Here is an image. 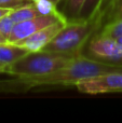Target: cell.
Segmentation results:
<instances>
[{"label": "cell", "instance_id": "obj_1", "mask_svg": "<svg viewBox=\"0 0 122 123\" xmlns=\"http://www.w3.org/2000/svg\"><path fill=\"white\" fill-rule=\"evenodd\" d=\"M110 72H122V65L107 63L82 54L76 56L66 66L48 74L16 77V79L11 82L13 84L11 89L29 90L37 86H76V84L81 81Z\"/></svg>", "mask_w": 122, "mask_h": 123}, {"label": "cell", "instance_id": "obj_2", "mask_svg": "<svg viewBox=\"0 0 122 123\" xmlns=\"http://www.w3.org/2000/svg\"><path fill=\"white\" fill-rule=\"evenodd\" d=\"M102 28L98 18L73 19L67 21L66 25L48 43L43 51L53 52L67 56H79L83 54L86 43Z\"/></svg>", "mask_w": 122, "mask_h": 123}, {"label": "cell", "instance_id": "obj_3", "mask_svg": "<svg viewBox=\"0 0 122 123\" xmlns=\"http://www.w3.org/2000/svg\"><path fill=\"white\" fill-rule=\"evenodd\" d=\"M75 57L48 51L29 52L13 64L6 66V72L14 77H37L48 74L66 66Z\"/></svg>", "mask_w": 122, "mask_h": 123}, {"label": "cell", "instance_id": "obj_4", "mask_svg": "<svg viewBox=\"0 0 122 123\" xmlns=\"http://www.w3.org/2000/svg\"><path fill=\"white\" fill-rule=\"evenodd\" d=\"M91 57L111 64L122 65V49L117 39L96 32L86 43Z\"/></svg>", "mask_w": 122, "mask_h": 123}, {"label": "cell", "instance_id": "obj_5", "mask_svg": "<svg viewBox=\"0 0 122 123\" xmlns=\"http://www.w3.org/2000/svg\"><path fill=\"white\" fill-rule=\"evenodd\" d=\"M61 19L67 18L64 16V14L61 11L55 10L53 12L48 13V14H42L34 17V18H29L16 23L12 30V34L8 39V42L15 43L17 41L22 40V39L31 36L32 34L37 32L38 30L42 29V28L47 27V26L55 23V22L61 21Z\"/></svg>", "mask_w": 122, "mask_h": 123}, {"label": "cell", "instance_id": "obj_6", "mask_svg": "<svg viewBox=\"0 0 122 123\" xmlns=\"http://www.w3.org/2000/svg\"><path fill=\"white\" fill-rule=\"evenodd\" d=\"M78 91L85 94L122 92V72H110L77 83Z\"/></svg>", "mask_w": 122, "mask_h": 123}, {"label": "cell", "instance_id": "obj_7", "mask_svg": "<svg viewBox=\"0 0 122 123\" xmlns=\"http://www.w3.org/2000/svg\"><path fill=\"white\" fill-rule=\"evenodd\" d=\"M67 19H61L42 29L38 30L37 32L32 34L31 36L24 38L22 40L15 42V44H18L21 47H24L28 50L29 52H36L41 51L43 48L50 43L54 39V37L61 31L63 27L66 25Z\"/></svg>", "mask_w": 122, "mask_h": 123}, {"label": "cell", "instance_id": "obj_8", "mask_svg": "<svg viewBox=\"0 0 122 123\" xmlns=\"http://www.w3.org/2000/svg\"><path fill=\"white\" fill-rule=\"evenodd\" d=\"M27 53H29V51L26 48L21 47L18 44L12 42L1 43L0 44V63L9 66Z\"/></svg>", "mask_w": 122, "mask_h": 123}, {"label": "cell", "instance_id": "obj_9", "mask_svg": "<svg viewBox=\"0 0 122 123\" xmlns=\"http://www.w3.org/2000/svg\"><path fill=\"white\" fill-rule=\"evenodd\" d=\"M109 0H85L84 6L80 13L79 19H92L98 18L102 24V15L107 6ZM77 18V19H78Z\"/></svg>", "mask_w": 122, "mask_h": 123}, {"label": "cell", "instance_id": "obj_10", "mask_svg": "<svg viewBox=\"0 0 122 123\" xmlns=\"http://www.w3.org/2000/svg\"><path fill=\"white\" fill-rule=\"evenodd\" d=\"M122 19V0H109L102 15V27Z\"/></svg>", "mask_w": 122, "mask_h": 123}, {"label": "cell", "instance_id": "obj_11", "mask_svg": "<svg viewBox=\"0 0 122 123\" xmlns=\"http://www.w3.org/2000/svg\"><path fill=\"white\" fill-rule=\"evenodd\" d=\"M84 2H85V0H65L63 10L61 12L64 14L67 21L77 19L81 13Z\"/></svg>", "mask_w": 122, "mask_h": 123}, {"label": "cell", "instance_id": "obj_12", "mask_svg": "<svg viewBox=\"0 0 122 123\" xmlns=\"http://www.w3.org/2000/svg\"><path fill=\"white\" fill-rule=\"evenodd\" d=\"M97 32L114 39L120 38V37H122V19L112 22V23H109L107 25L103 26Z\"/></svg>", "mask_w": 122, "mask_h": 123}, {"label": "cell", "instance_id": "obj_13", "mask_svg": "<svg viewBox=\"0 0 122 123\" xmlns=\"http://www.w3.org/2000/svg\"><path fill=\"white\" fill-rule=\"evenodd\" d=\"M14 25H15V22L13 21L12 17L10 16V13L0 18V34H1L6 40H8L9 37L12 34Z\"/></svg>", "mask_w": 122, "mask_h": 123}, {"label": "cell", "instance_id": "obj_14", "mask_svg": "<svg viewBox=\"0 0 122 123\" xmlns=\"http://www.w3.org/2000/svg\"><path fill=\"white\" fill-rule=\"evenodd\" d=\"M35 0H0V8H6L14 10L19 6H23L25 4L31 3Z\"/></svg>", "mask_w": 122, "mask_h": 123}, {"label": "cell", "instance_id": "obj_15", "mask_svg": "<svg viewBox=\"0 0 122 123\" xmlns=\"http://www.w3.org/2000/svg\"><path fill=\"white\" fill-rule=\"evenodd\" d=\"M11 9H6V8H0V18L1 17H3L4 15H6V14H9V13L11 12Z\"/></svg>", "mask_w": 122, "mask_h": 123}, {"label": "cell", "instance_id": "obj_16", "mask_svg": "<svg viewBox=\"0 0 122 123\" xmlns=\"http://www.w3.org/2000/svg\"><path fill=\"white\" fill-rule=\"evenodd\" d=\"M6 65L0 63V74H4V72H6Z\"/></svg>", "mask_w": 122, "mask_h": 123}, {"label": "cell", "instance_id": "obj_17", "mask_svg": "<svg viewBox=\"0 0 122 123\" xmlns=\"http://www.w3.org/2000/svg\"><path fill=\"white\" fill-rule=\"evenodd\" d=\"M49 2H51L52 4H54V6H57L58 3H60L61 1H63V0H48Z\"/></svg>", "mask_w": 122, "mask_h": 123}, {"label": "cell", "instance_id": "obj_18", "mask_svg": "<svg viewBox=\"0 0 122 123\" xmlns=\"http://www.w3.org/2000/svg\"><path fill=\"white\" fill-rule=\"evenodd\" d=\"M4 42H8V40H6V39L4 38L1 34H0V44H1V43H4Z\"/></svg>", "mask_w": 122, "mask_h": 123}, {"label": "cell", "instance_id": "obj_19", "mask_svg": "<svg viewBox=\"0 0 122 123\" xmlns=\"http://www.w3.org/2000/svg\"><path fill=\"white\" fill-rule=\"evenodd\" d=\"M117 41H118V43L120 44V47H121V49H122V37H120V38L117 39Z\"/></svg>", "mask_w": 122, "mask_h": 123}]
</instances>
